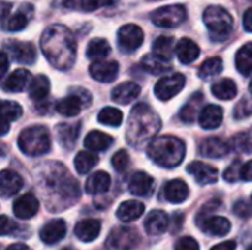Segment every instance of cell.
<instances>
[{
    "mask_svg": "<svg viewBox=\"0 0 252 250\" xmlns=\"http://www.w3.org/2000/svg\"><path fill=\"white\" fill-rule=\"evenodd\" d=\"M40 187L50 211L65 209L80 197L78 183L66 174V169L61 164H44L40 175Z\"/></svg>",
    "mask_w": 252,
    "mask_h": 250,
    "instance_id": "cell-1",
    "label": "cell"
},
{
    "mask_svg": "<svg viewBox=\"0 0 252 250\" xmlns=\"http://www.w3.org/2000/svg\"><path fill=\"white\" fill-rule=\"evenodd\" d=\"M40 47L49 63L61 71L69 69L77 56V43L71 31L63 25L49 27L41 38Z\"/></svg>",
    "mask_w": 252,
    "mask_h": 250,
    "instance_id": "cell-2",
    "label": "cell"
},
{
    "mask_svg": "<svg viewBox=\"0 0 252 250\" xmlns=\"http://www.w3.org/2000/svg\"><path fill=\"white\" fill-rule=\"evenodd\" d=\"M159 128L161 119L158 113L146 103H139L130 112V119L127 125V141L133 147L139 149L145 143L154 140Z\"/></svg>",
    "mask_w": 252,
    "mask_h": 250,
    "instance_id": "cell-3",
    "label": "cell"
},
{
    "mask_svg": "<svg viewBox=\"0 0 252 250\" xmlns=\"http://www.w3.org/2000/svg\"><path fill=\"white\" fill-rule=\"evenodd\" d=\"M148 155L157 165L162 168H174L183 162L186 146L177 137L162 136L149 141Z\"/></svg>",
    "mask_w": 252,
    "mask_h": 250,
    "instance_id": "cell-4",
    "label": "cell"
},
{
    "mask_svg": "<svg viewBox=\"0 0 252 250\" xmlns=\"http://www.w3.org/2000/svg\"><path fill=\"white\" fill-rule=\"evenodd\" d=\"M19 149L28 156H40L50 150L49 130L43 125H32L25 128L18 137Z\"/></svg>",
    "mask_w": 252,
    "mask_h": 250,
    "instance_id": "cell-5",
    "label": "cell"
},
{
    "mask_svg": "<svg viewBox=\"0 0 252 250\" xmlns=\"http://www.w3.org/2000/svg\"><path fill=\"white\" fill-rule=\"evenodd\" d=\"M204 24L216 41H223L233 29L232 15L221 6H210L204 10Z\"/></svg>",
    "mask_w": 252,
    "mask_h": 250,
    "instance_id": "cell-6",
    "label": "cell"
},
{
    "mask_svg": "<svg viewBox=\"0 0 252 250\" xmlns=\"http://www.w3.org/2000/svg\"><path fill=\"white\" fill-rule=\"evenodd\" d=\"M92 103V96L84 88H71L69 96L63 97L56 103V111L66 118L77 116L84 108H87Z\"/></svg>",
    "mask_w": 252,
    "mask_h": 250,
    "instance_id": "cell-7",
    "label": "cell"
},
{
    "mask_svg": "<svg viewBox=\"0 0 252 250\" xmlns=\"http://www.w3.org/2000/svg\"><path fill=\"white\" fill-rule=\"evenodd\" d=\"M139 243H140V236L137 230L130 227L114 228L106 239V248L109 250H131Z\"/></svg>",
    "mask_w": 252,
    "mask_h": 250,
    "instance_id": "cell-8",
    "label": "cell"
},
{
    "mask_svg": "<svg viewBox=\"0 0 252 250\" xmlns=\"http://www.w3.org/2000/svg\"><path fill=\"white\" fill-rule=\"evenodd\" d=\"M186 19V9L182 4H170L157 9L152 13V22L162 28L179 27Z\"/></svg>",
    "mask_w": 252,
    "mask_h": 250,
    "instance_id": "cell-9",
    "label": "cell"
},
{
    "mask_svg": "<svg viewBox=\"0 0 252 250\" xmlns=\"http://www.w3.org/2000/svg\"><path fill=\"white\" fill-rule=\"evenodd\" d=\"M186 84V78L183 74H171L162 77L155 85V96L159 100H170L177 96Z\"/></svg>",
    "mask_w": 252,
    "mask_h": 250,
    "instance_id": "cell-10",
    "label": "cell"
},
{
    "mask_svg": "<svg viewBox=\"0 0 252 250\" xmlns=\"http://www.w3.org/2000/svg\"><path fill=\"white\" fill-rule=\"evenodd\" d=\"M143 43V31L134 24H126L118 29V46L124 53L136 52Z\"/></svg>",
    "mask_w": 252,
    "mask_h": 250,
    "instance_id": "cell-11",
    "label": "cell"
},
{
    "mask_svg": "<svg viewBox=\"0 0 252 250\" xmlns=\"http://www.w3.org/2000/svg\"><path fill=\"white\" fill-rule=\"evenodd\" d=\"M118 71L120 66L115 60H94L89 68L92 78L100 83H112L118 77Z\"/></svg>",
    "mask_w": 252,
    "mask_h": 250,
    "instance_id": "cell-12",
    "label": "cell"
},
{
    "mask_svg": "<svg viewBox=\"0 0 252 250\" xmlns=\"http://www.w3.org/2000/svg\"><path fill=\"white\" fill-rule=\"evenodd\" d=\"M198 225L205 234L216 237H223L229 234L232 230L230 221L224 217H207L202 218V221H198Z\"/></svg>",
    "mask_w": 252,
    "mask_h": 250,
    "instance_id": "cell-13",
    "label": "cell"
},
{
    "mask_svg": "<svg viewBox=\"0 0 252 250\" xmlns=\"http://www.w3.org/2000/svg\"><path fill=\"white\" fill-rule=\"evenodd\" d=\"M188 172L190 175H193L195 181L201 186H208V184H213L217 181L219 178V171L217 168L208 165V164H204V162H192L189 167H188Z\"/></svg>",
    "mask_w": 252,
    "mask_h": 250,
    "instance_id": "cell-14",
    "label": "cell"
},
{
    "mask_svg": "<svg viewBox=\"0 0 252 250\" xmlns=\"http://www.w3.org/2000/svg\"><path fill=\"white\" fill-rule=\"evenodd\" d=\"M38 212V200L32 193L18 197L13 203V214L19 220H30Z\"/></svg>",
    "mask_w": 252,
    "mask_h": 250,
    "instance_id": "cell-15",
    "label": "cell"
},
{
    "mask_svg": "<svg viewBox=\"0 0 252 250\" xmlns=\"http://www.w3.org/2000/svg\"><path fill=\"white\" fill-rule=\"evenodd\" d=\"M32 13H34L32 6L28 3H24L19 6L18 12L15 15H10V18L3 22V28L7 31H21L32 19Z\"/></svg>",
    "mask_w": 252,
    "mask_h": 250,
    "instance_id": "cell-16",
    "label": "cell"
},
{
    "mask_svg": "<svg viewBox=\"0 0 252 250\" xmlns=\"http://www.w3.org/2000/svg\"><path fill=\"white\" fill-rule=\"evenodd\" d=\"M6 47L9 49L10 56L13 57L15 62L31 65L35 60L37 53H35V47L31 43H27V41H12V43H7Z\"/></svg>",
    "mask_w": 252,
    "mask_h": 250,
    "instance_id": "cell-17",
    "label": "cell"
},
{
    "mask_svg": "<svg viewBox=\"0 0 252 250\" xmlns=\"http://www.w3.org/2000/svg\"><path fill=\"white\" fill-rule=\"evenodd\" d=\"M31 83H32V77L27 69H15L3 81V90L10 93H19L24 91L27 87H30Z\"/></svg>",
    "mask_w": 252,
    "mask_h": 250,
    "instance_id": "cell-18",
    "label": "cell"
},
{
    "mask_svg": "<svg viewBox=\"0 0 252 250\" xmlns=\"http://www.w3.org/2000/svg\"><path fill=\"white\" fill-rule=\"evenodd\" d=\"M65 234L66 224L63 222V220H53L43 225V228L40 230V239L46 245H56L65 237Z\"/></svg>",
    "mask_w": 252,
    "mask_h": 250,
    "instance_id": "cell-19",
    "label": "cell"
},
{
    "mask_svg": "<svg viewBox=\"0 0 252 250\" xmlns=\"http://www.w3.org/2000/svg\"><path fill=\"white\" fill-rule=\"evenodd\" d=\"M230 147L229 144L219 139V137H210V139H205L201 146H199V152L202 156L205 158H216V159H220V158H224L227 153H229Z\"/></svg>",
    "mask_w": 252,
    "mask_h": 250,
    "instance_id": "cell-20",
    "label": "cell"
},
{
    "mask_svg": "<svg viewBox=\"0 0 252 250\" xmlns=\"http://www.w3.org/2000/svg\"><path fill=\"white\" fill-rule=\"evenodd\" d=\"M154 187H155L154 178L149 174L142 172V171L134 172L128 184L130 193L134 196H149L154 192Z\"/></svg>",
    "mask_w": 252,
    "mask_h": 250,
    "instance_id": "cell-21",
    "label": "cell"
},
{
    "mask_svg": "<svg viewBox=\"0 0 252 250\" xmlns=\"http://www.w3.org/2000/svg\"><path fill=\"white\" fill-rule=\"evenodd\" d=\"M170 218L164 211H152L145 220V231L149 236H159L167 231Z\"/></svg>",
    "mask_w": 252,
    "mask_h": 250,
    "instance_id": "cell-22",
    "label": "cell"
},
{
    "mask_svg": "<svg viewBox=\"0 0 252 250\" xmlns=\"http://www.w3.org/2000/svg\"><path fill=\"white\" fill-rule=\"evenodd\" d=\"M24 186V181L21 178V175L15 171L10 169H4L0 174V192L3 197H10L13 194H16Z\"/></svg>",
    "mask_w": 252,
    "mask_h": 250,
    "instance_id": "cell-23",
    "label": "cell"
},
{
    "mask_svg": "<svg viewBox=\"0 0 252 250\" xmlns=\"http://www.w3.org/2000/svg\"><path fill=\"white\" fill-rule=\"evenodd\" d=\"M140 93V87L133 83V81H126V83H121L118 84L112 93H111V99L115 102V103H120V105H128L130 102H133Z\"/></svg>",
    "mask_w": 252,
    "mask_h": 250,
    "instance_id": "cell-24",
    "label": "cell"
},
{
    "mask_svg": "<svg viewBox=\"0 0 252 250\" xmlns=\"http://www.w3.org/2000/svg\"><path fill=\"white\" fill-rule=\"evenodd\" d=\"M100 228H102L100 221H97V220H83L75 225L74 233H75L77 239H80L81 242L90 243V242H93V240H96L99 237Z\"/></svg>",
    "mask_w": 252,
    "mask_h": 250,
    "instance_id": "cell-25",
    "label": "cell"
},
{
    "mask_svg": "<svg viewBox=\"0 0 252 250\" xmlns=\"http://www.w3.org/2000/svg\"><path fill=\"white\" fill-rule=\"evenodd\" d=\"M223 122V109L217 105H208L199 113V125L205 130H216Z\"/></svg>",
    "mask_w": 252,
    "mask_h": 250,
    "instance_id": "cell-26",
    "label": "cell"
},
{
    "mask_svg": "<svg viewBox=\"0 0 252 250\" xmlns=\"http://www.w3.org/2000/svg\"><path fill=\"white\" fill-rule=\"evenodd\" d=\"M189 196V187L183 180H171L164 187V197L170 203H183Z\"/></svg>",
    "mask_w": 252,
    "mask_h": 250,
    "instance_id": "cell-27",
    "label": "cell"
},
{
    "mask_svg": "<svg viewBox=\"0 0 252 250\" xmlns=\"http://www.w3.org/2000/svg\"><path fill=\"white\" fill-rule=\"evenodd\" d=\"M28 88H30V97L32 102H35L37 105H46V100L50 91V81L47 77L44 75L35 77Z\"/></svg>",
    "mask_w": 252,
    "mask_h": 250,
    "instance_id": "cell-28",
    "label": "cell"
},
{
    "mask_svg": "<svg viewBox=\"0 0 252 250\" xmlns=\"http://www.w3.org/2000/svg\"><path fill=\"white\" fill-rule=\"evenodd\" d=\"M111 187V177L105 171H97L92 174L86 181V192L89 194H102L106 193Z\"/></svg>",
    "mask_w": 252,
    "mask_h": 250,
    "instance_id": "cell-29",
    "label": "cell"
},
{
    "mask_svg": "<svg viewBox=\"0 0 252 250\" xmlns=\"http://www.w3.org/2000/svg\"><path fill=\"white\" fill-rule=\"evenodd\" d=\"M199 53H201L199 46L190 38H182L176 46V55H177L179 60L185 65L196 60Z\"/></svg>",
    "mask_w": 252,
    "mask_h": 250,
    "instance_id": "cell-30",
    "label": "cell"
},
{
    "mask_svg": "<svg viewBox=\"0 0 252 250\" xmlns=\"http://www.w3.org/2000/svg\"><path fill=\"white\" fill-rule=\"evenodd\" d=\"M145 212V205L137 200H127L123 202L117 209V218L123 222H130L139 220Z\"/></svg>",
    "mask_w": 252,
    "mask_h": 250,
    "instance_id": "cell-31",
    "label": "cell"
},
{
    "mask_svg": "<svg viewBox=\"0 0 252 250\" xmlns=\"http://www.w3.org/2000/svg\"><path fill=\"white\" fill-rule=\"evenodd\" d=\"M142 66L145 71L151 72V74H162V72H167L170 71L173 66H171V62L170 59L164 57V56H159L157 53H149L146 56H143L142 59Z\"/></svg>",
    "mask_w": 252,
    "mask_h": 250,
    "instance_id": "cell-32",
    "label": "cell"
},
{
    "mask_svg": "<svg viewBox=\"0 0 252 250\" xmlns=\"http://www.w3.org/2000/svg\"><path fill=\"white\" fill-rule=\"evenodd\" d=\"M80 133V122H74V124H61L56 127V134H58V140L59 143L65 147V149H72L77 137Z\"/></svg>",
    "mask_w": 252,
    "mask_h": 250,
    "instance_id": "cell-33",
    "label": "cell"
},
{
    "mask_svg": "<svg viewBox=\"0 0 252 250\" xmlns=\"http://www.w3.org/2000/svg\"><path fill=\"white\" fill-rule=\"evenodd\" d=\"M114 143V139L102 131H90L86 139H84V146L93 152H102L111 147V144Z\"/></svg>",
    "mask_w": 252,
    "mask_h": 250,
    "instance_id": "cell-34",
    "label": "cell"
},
{
    "mask_svg": "<svg viewBox=\"0 0 252 250\" xmlns=\"http://www.w3.org/2000/svg\"><path fill=\"white\" fill-rule=\"evenodd\" d=\"M211 91L220 100H232L238 94V87L233 80L224 78V80H220L216 84H213Z\"/></svg>",
    "mask_w": 252,
    "mask_h": 250,
    "instance_id": "cell-35",
    "label": "cell"
},
{
    "mask_svg": "<svg viewBox=\"0 0 252 250\" xmlns=\"http://www.w3.org/2000/svg\"><path fill=\"white\" fill-rule=\"evenodd\" d=\"M236 68L242 75L252 72V43L244 44L236 53Z\"/></svg>",
    "mask_w": 252,
    "mask_h": 250,
    "instance_id": "cell-36",
    "label": "cell"
},
{
    "mask_svg": "<svg viewBox=\"0 0 252 250\" xmlns=\"http://www.w3.org/2000/svg\"><path fill=\"white\" fill-rule=\"evenodd\" d=\"M111 53V46L105 38H93L86 50L87 57L93 59V60H99L106 57Z\"/></svg>",
    "mask_w": 252,
    "mask_h": 250,
    "instance_id": "cell-37",
    "label": "cell"
},
{
    "mask_svg": "<svg viewBox=\"0 0 252 250\" xmlns=\"http://www.w3.org/2000/svg\"><path fill=\"white\" fill-rule=\"evenodd\" d=\"M99 162L97 155L90 152H80L74 159V167L78 174H87L92 168H94Z\"/></svg>",
    "mask_w": 252,
    "mask_h": 250,
    "instance_id": "cell-38",
    "label": "cell"
},
{
    "mask_svg": "<svg viewBox=\"0 0 252 250\" xmlns=\"http://www.w3.org/2000/svg\"><path fill=\"white\" fill-rule=\"evenodd\" d=\"M201 103H202V94H199V93H195L193 96H192V99L183 106V109H182V112H180V118H182V121L183 122H193V119H195V116H196V112H198V109L201 108Z\"/></svg>",
    "mask_w": 252,
    "mask_h": 250,
    "instance_id": "cell-39",
    "label": "cell"
},
{
    "mask_svg": "<svg viewBox=\"0 0 252 250\" xmlns=\"http://www.w3.org/2000/svg\"><path fill=\"white\" fill-rule=\"evenodd\" d=\"M97 119L100 124L103 125H109V127H118L123 122V112L117 108H103L99 115Z\"/></svg>",
    "mask_w": 252,
    "mask_h": 250,
    "instance_id": "cell-40",
    "label": "cell"
},
{
    "mask_svg": "<svg viewBox=\"0 0 252 250\" xmlns=\"http://www.w3.org/2000/svg\"><path fill=\"white\" fill-rule=\"evenodd\" d=\"M154 53L170 59L174 53V40L168 35H161L154 41Z\"/></svg>",
    "mask_w": 252,
    "mask_h": 250,
    "instance_id": "cell-41",
    "label": "cell"
},
{
    "mask_svg": "<svg viewBox=\"0 0 252 250\" xmlns=\"http://www.w3.org/2000/svg\"><path fill=\"white\" fill-rule=\"evenodd\" d=\"M221 69H223V60H221L220 57L216 56V57L207 59V60L201 65L198 74H199V77H202V78H210V77H214V75L220 74Z\"/></svg>",
    "mask_w": 252,
    "mask_h": 250,
    "instance_id": "cell-42",
    "label": "cell"
},
{
    "mask_svg": "<svg viewBox=\"0 0 252 250\" xmlns=\"http://www.w3.org/2000/svg\"><path fill=\"white\" fill-rule=\"evenodd\" d=\"M21 115H22V108L19 106V103L9 102V100H4L1 103V119H3V122H6V124L13 122L16 119H19Z\"/></svg>",
    "mask_w": 252,
    "mask_h": 250,
    "instance_id": "cell-43",
    "label": "cell"
},
{
    "mask_svg": "<svg viewBox=\"0 0 252 250\" xmlns=\"http://www.w3.org/2000/svg\"><path fill=\"white\" fill-rule=\"evenodd\" d=\"M242 164L239 161L233 162L226 171H224V180L229 183H236L238 180L242 178Z\"/></svg>",
    "mask_w": 252,
    "mask_h": 250,
    "instance_id": "cell-44",
    "label": "cell"
},
{
    "mask_svg": "<svg viewBox=\"0 0 252 250\" xmlns=\"http://www.w3.org/2000/svg\"><path fill=\"white\" fill-rule=\"evenodd\" d=\"M112 167L118 171V172H121V171H124L126 168H127V165H128V153L126 152V150H118L114 156H112Z\"/></svg>",
    "mask_w": 252,
    "mask_h": 250,
    "instance_id": "cell-45",
    "label": "cell"
},
{
    "mask_svg": "<svg viewBox=\"0 0 252 250\" xmlns=\"http://www.w3.org/2000/svg\"><path fill=\"white\" fill-rule=\"evenodd\" d=\"M233 212H235L239 218L248 220V218H251L252 217V206L247 202V200H239V202L235 203Z\"/></svg>",
    "mask_w": 252,
    "mask_h": 250,
    "instance_id": "cell-46",
    "label": "cell"
},
{
    "mask_svg": "<svg viewBox=\"0 0 252 250\" xmlns=\"http://www.w3.org/2000/svg\"><path fill=\"white\" fill-rule=\"evenodd\" d=\"M174 250H199V245L193 237H180L176 242Z\"/></svg>",
    "mask_w": 252,
    "mask_h": 250,
    "instance_id": "cell-47",
    "label": "cell"
},
{
    "mask_svg": "<svg viewBox=\"0 0 252 250\" xmlns=\"http://www.w3.org/2000/svg\"><path fill=\"white\" fill-rule=\"evenodd\" d=\"M233 143H235V147L239 149V150H244V152H251L252 150V141L250 140V137L247 134L235 136L233 137Z\"/></svg>",
    "mask_w": 252,
    "mask_h": 250,
    "instance_id": "cell-48",
    "label": "cell"
},
{
    "mask_svg": "<svg viewBox=\"0 0 252 250\" xmlns=\"http://www.w3.org/2000/svg\"><path fill=\"white\" fill-rule=\"evenodd\" d=\"M1 227H0V231H1V236H10V234H16L15 231L16 230H19V227L13 222V221H10L6 215H3L1 218Z\"/></svg>",
    "mask_w": 252,
    "mask_h": 250,
    "instance_id": "cell-49",
    "label": "cell"
},
{
    "mask_svg": "<svg viewBox=\"0 0 252 250\" xmlns=\"http://www.w3.org/2000/svg\"><path fill=\"white\" fill-rule=\"evenodd\" d=\"M111 3H112V0H84L81 10L92 12V10H97V9H100L106 4H111Z\"/></svg>",
    "mask_w": 252,
    "mask_h": 250,
    "instance_id": "cell-50",
    "label": "cell"
},
{
    "mask_svg": "<svg viewBox=\"0 0 252 250\" xmlns=\"http://www.w3.org/2000/svg\"><path fill=\"white\" fill-rule=\"evenodd\" d=\"M84 0H62V4L66 9H74V10H81Z\"/></svg>",
    "mask_w": 252,
    "mask_h": 250,
    "instance_id": "cell-51",
    "label": "cell"
},
{
    "mask_svg": "<svg viewBox=\"0 0 252 250\" xmlns=\"http://www.w3.org/2000/svg\"><path fill=\"white\" fill-rule=\"evenodd\" d=\"M236 246H238V245H236L235 240H227V242H224V243L216 245L211 250H236Z\"/></svg>",
    "mask_w": 252,
    "mask_h": 250,
    "instance_id": "cell-52",
    "label": "cell"
},
{
    "mask_svg": "<svg viewBox=\"0 0 252 250\" xmlns=\"http://www.w3.org/2000/svg\"><path fill=\"white\" fill-rule=\"evenodd\" d=\"M242 180L245 181H252V161L247 162L242 167Z\"/></svg>",
    "mask_w": 252,
    "mask_h": 250,
    "instance_id": "cell-53",
    "label": "cell"
},
{
    "mask_svg": "<svg viewBox=\"0 0 252 250\" xmlns=\"http://www.w3.org/2000/svg\"><path fill=\"white\" fill-rule=\"evenodd\" d=\"M244 28L248 32H252V7L248 9L244 15Z\"/></svg>",
    "mask_w": 252,
    "mask_h": 250,
    "instance_id": "cell-54",
    "label": "cell"
},
{
    "mask_svg": "<svg viewBox=\"0 0 252 250\" xmlns=\"http://www.w3.org/2000/svg\"><path fill=\"white\" fill-rule=\"evenodd\" d=\"M0 62H1V68H0V75L3 77L7 71V66H9V59H7V55L6 52H1L0 55Z\"/></svg>",
    "mask_w": 252,
    "mask_h": 250,
    "instance_id": "cell-55",
    "label": "cell"
},
{
    "mask_svg": "<svg viewBox=\"0 0 252 250\" xmlns=\"http://www.w3.org/2000/svg\"><path fill=\"white\" fill-rule=\"evenodd\" d=\"M12 9V4L7 3V1H1V22L6 21L7 15H9V10Z\"/></svg>",
    "mask_w": 252,
    "mask_h": 250,
    "instance_id": "cell-56",
    "label": "cell"
},
{
    "mask_svg": "<svg viewBox=\"0 0 252 250\" xmlns=\"http://www.w3.org/2000/svg\"><path fill=\"white\" fill-rule=\"evenodd\" d=\"M6 250H31L27 245H24V243H15V245H10L9 248Z\"/></svg>",
    "mask_w": 252,
    "mask_h": 250,
    "instance_id": "cell-57",
    "label": "cell"
},
{
    "mask_svg": "<svg viewBox=\"0 0 252 250\" xmlns=\"http://www.w3.org/2000/svg\"><path fill=\"white\" fill-rule=\"evenodd\" d=\"M250 91L252 93V81H251V84H250Z\"/></svg>",
    "mask_w": 252,
    "mask_h": 250,
    "instance_id": "cell-58",
    "label": "cell"
},
{
    "mask_svg": "<svg viewBox=\"0 0 252 250\" xmlns=\"http://www.w3.org/2000/svg\"><path fill=\"white\" fill-rule=\"evenodd\" d=\"M62 250H74V249H69V248H65V249H62Z\"/></svg>",
    "mask_w": 252,
    "mask_h": 250,
    "instance_id": "cell-59",
    "label": "cell"
},
{
    "mask_svg": "<svg viewBox=\"0 0 252 250\" xmlns=\"http://www.w3.org/2000/svg\"><path fill=\"white\" fill-rule=\"evenodd\" d=\"M247 250H252V245H251V246H250V248H248V249H247Z\"/></svg>",
    "mask_w": 252,
    "mask_h": 250,
    "instance_id": "cell-60",
    "label": "cell"
}]
</instances>
